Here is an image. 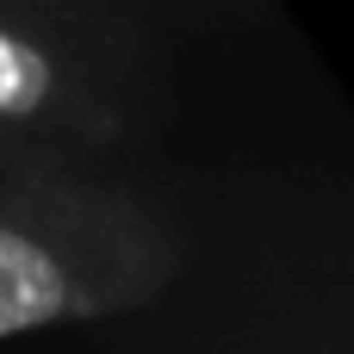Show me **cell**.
<instances>
[{
	"mask_svg": "<svg viewBox=\"0 0 354 354\" xmlns=\"http://www.w3.org/2000/svg\"><path fill=\"white\" fill-rule=\"evenodd\" d=\"M180 261L174 212L131 174L0 168V342L149 311Z\"/></svg>",
	"mask_w": 354,
	"mask_h": 354,
	"instance_id": "cell-1",
	"label": "cell"
},
{
	"mask_svg": "<svg viewBox=\"0 0 354 354\" xmlns=\"http://www.w3.org/2000/svg\"><path fill=\"white\" fill-rule=\"evenodd\" d=\"M156 124V37L118 0H0V168L124 174Z\"/></svg>",
	"mask_w": 354,
	"mask_h": 354,
	"instance_id": "cell-2",
	"label": "cell"
}]
</instances>
